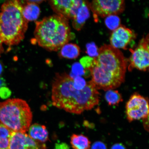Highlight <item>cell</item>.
Instances as JSON below:
<instances>
[{"label":"cell","mask_w":149,"mask_h":149,"mask_svg":"<svg viewBox=\"0 0 149 149\" xmlns=\"http://www.w3.org/2000/svg\"><path fill=\"white\" fill-rule=\"evenodd\" d=\"M36 25L35 41L48 51H58L74 37L68 19L63 16L56 15L45 18L37 22Z\"/></svg>","instance_id":"3957f363"},{"label":"cell","mask_w":149,"mask_h":149,"mask_svg":"<svg viewBox=\"0 0 149 149\" xmlns=\"http://www.w3.org/2000/svg\"><path fill=\"white\" fill-rule=\"evenodd\" d=\"M11 95V91L7 87H3L0 88V97L3 99L8 98Z\"/></svg>","instance_id":"7402d4cb"},{"label":"cell","mask_w":149,"mask_h":149,"mask_svg":"<svg viewBox=\"0 0 149 149\" xmlns=\"http://www.w3.org/2000/svg\"><path fill=\"white\" fill-rule=\"evenodd\" d=\"M80 63L90 72L97 89L105 91L114 89L124 82L128 65L122 52L109 45L98 49L97 56L84 57Z\"/></svg>","instance_id":"6da1fadb"},{"label":"cell","mask_w":149,"mask_h":149,"mask_svg":"<svg viewBox=\"0 0 149 149\" xmlns=\"http://www.w3.org/2000/svg\"><path fill=\"white\" fill-rule=\"evenodd\" d=\"M136 35L132 29L120 25L113 31L110 41L111 45L117 49H127L130 42L135 40Z\"/></svg>","instance_id":"9c48e42d"},{"label":"cell","mask_w":149,"mask_h":149,"mask_svg":"<svg viewBox=\"0 0 149 149\" xmlns=\"http://www.w3.org/2000/svg\"><path fill=\"white\" fill-rule=\"evenodd\" d=\"M53 105L71 113L80 114L98 105L100 93L91 81L85 88L78 89L73 78L66 73H57L52 86Z\"/></svg>","instance_id":"7a4b0ae2"},{"label":"cell","mask_w":149,"mask_h":149,"mask_svg":"<svg viewBox=\"0 0 149 149\" xmlns=\"http://www.w3.org/2000/svg\"><path fill=\"white\" fill-rule=\"evenodd\" d=\"M23 3L19 1L5 2L0 9V38L9 47L17 45L23 40L28 22L22 13Z\"/></svg>","instance_id":"277c9868"},{"label":"cell","mask_w":149,"mask_h":149,"mask_svg":"<svg viewBox=\"0 0 149 149\" xmlns=\"http://www.w3.org/2000/svg\"><path fill=\"white\" fill-rule=\"evenodd\" d=\"M127 118L129 122L144 119L149 116L148 99L135 93L130 97L126 105Z\"/></svg>","instance_id":"52a82bcc"},{"label":"cell","mask_w":149,"mask_h":149,"mask_svg":"<svg viewBox=\"0 0 149 149\" xmlns=\"http://www.w3.org/2000/svg\"><path fill=\"white\" fill-rule=\"evenodd\" d=\"M89 6L97 21L98 17L103 18L121 13L124 10L125 3L123 0H95L89 3Z\"/></svg>","instance_id":"ba28073f"},{"label":"cell","mask_w":149,"mask_h":149,"mask_svg":"<svg viewBox=\"0 0 149 149\" xmlns=\"http://www.w3.org/2000/svg\"><path fill=\"white\" fill-rule=\"evenodd\" d=\"M9 149H46L43 143L34 140L26 133L12 132Z\"/></svg>","instance_id":"30bf717a"},{"label":"cell","mask_w":149,"mask_h":149,"mask_svg":"<svg viewBox=\"0 0 149 149\" xmlns=\"http://www.w3.org/2000/svg\"><path fill=\"white\" fill-rule=\"evenodd\" d=\"M149 34L143 37L134 49H130L131 55L128 59V70L134 69L146 72L149 66Z\"/></svg>","instance_id":"8992f818"},{"label":"cell","mask_w":149,"mask_h":149,"mask_svg":"<svg viewBox=\"0 0 149 149\" xmlns=\"http://www.w3.org/2000/svg\"><path fill=\"white\" fill-rule=\"evenodd\" d=\"M26 3L23 5L22 13L25 19L29 21H34L38 18L40 14V8L38 4L26 1Z\"/></svg>","instance_id":"5bb4252c"},{"label":"cell","mask_w":149,"mask_h":149,"mask_svg":"<svg viewBox=\"0 0 149 149\" xmlns=\"http://www.w3.org/2000/svg\"><path fill=\"white\" fill-rule=\"evenodd\" d=\"M120 20L117 15H111L107 17L105 20V24L107 27L111 30L114 31L120 26Z\"/></svg>","instance_id":"d6986e66"},{"label":"cell","mask_w":149,"mask_h":149,"mask_svg":"<svg viewBox=\"0 0 149 149\" xmlns=\"http://www.w3.org/2000/svg\"><path fill=\"white\" fill-rule=\"evenodd\" d=\"M105 97L110 106H116L123 101L122 95L117 90L111 89L107 91Z\"/></svg>","instance_id":"ac0fdd59"},{"label":"cell","mask_w":149,"mask_h":149,"mask_svg":"<svg viewBox=\"0 0 149 149\" xmlns=\"http://www.w3.org/2000/svg\"><path fill=\"white\" fill-rule=\"evenodd\" d=\"M3 71V65L1 64V63L0 62V75L2 72Z\"/></svg>","instance_id":"f1b7e54d"},{"label":"cell","mask_w":149,"mask_h":149,"mask_svg":"<svg viewBox=\"0 0 149 149\" xmlns=\"http://www.w3.org/2000/svg\"><path fill=\"white\" fill-rule=\"evenodd\" d=\"M55 149H70V147L64 143H56L55 145Z\"/></svg>","instance_id":"cb8c5ba5"},{"label":"cell","mask_w":149,"mask_h":149,"mask_svg":"<svg viewBox=\"0 0 149 149\" xmlns=\"http://www.w3.org/2000/svg\"><path fill=\"white\" fill-rule=\"evenodd\" d=\"M28 2H29L36 3V4H39V3H40L42 2L43 1H27Z\"/></svg>","instance_id":"83f0119b"},{"label":"cell","mask_w":149,"mask_h":149,"mask_svg":"<svg viewBox=\"0 0 149 149\" xmlns=\"http://www.w3.org/2000/svg\"><path fill=\"white\" fill-rule=\"evenodd\" d=\"M70 143L73 149H89L91 142L86 136L73 134L70 138Z\"/></svg>","instance_id":"2e32d148"},{"label":"cell","mask_w":149,"mask_h":149,"mask_svg":"<svg viewBox=\"0 0 149 149\" xmlns=\"http://www.w3.org/2000/svg\"><path fill=\"white\" fill-rule=\"evenodd\" d=\"M86 71L80 63H76L72 65L71 72L70 76L71 77L74 78L77 76L86 75Z\"/></svg>","instance_id":"ffe728a7"},{"label":"cell","mask_w":149,"mask_h":149,"mask_svg":"<svg viewBox=\"0 0 149 149\" xmlns=\"http://www.w3.org/2000/svg\"><path fill=\"white\" fill-rule=\"evenodd\" d=\"M2 43L3 42H2L1 38H0V56H1V54H2L3 52V49L2 45Z\"/></svg>","instance_id":"4316f807"},{"label":"cell","mask_w":149,"mask_h":149,"mask_svg":"<svg viewBox=\"0 0 149 149\" xmlns=\"http://www.w3.org/2000/svg\"><path fill=\"white\" fill-rule=\"evenodd\" d=\"M12 132L6 126L0 123V149H9Z\"/></svg>","instance_id":"e0dca14e"},{"label":"cell","mask_w":149,"mask_h":149,"mask_svg":"<svg viewBox=\"0 0 149 149\" xmlns=\"http://www.w3.org/2000/svg\"><path fill=\"white\" fill-rule=\"evenodd\" d=\"M111 149H127L125 146L122 143H116L111 146Z\"/></svg>","instance_id":"d4e9b609"},{"label":"cell","mask_w":149,"mask_h":149,"mask_svg":"<svg viewBox=\"0 0 149 149\" xmlns=\"http://www.w3.org/2000/svg\"><path fill=\"white\" fill-rule=\"evenodd\" d=\"M89 3L84 1L72 22V26L77 31L81 30L90 16Z\"/></svg>","instance_id":"8fae6325"},{"label":"cell","mask_w":149,"mask_h":149,"mask_svg":"<svg viewBox=\"0 0 149 149\" xmlns=\"http://www.w3.org/2000/svg\"><path fill=\"white\" fill-rule=\"evenodd\" d=\"M80 52V48L77 45L67 43L61 48L59 55L61 57L64 58L74 59L79 56Z\"/></svg>","instance_id":"9a60e30c"},{"label":"cell","mask_w":149,"mask_h":149,"mask_svg":"<svg viewBox=\"0 0 149 149\" xmlns=\"http://www.w3.org/2000/svg\"><path fill=\"white\" fill-rule=\"evenodd\" d=\"M6 80L2 77H0V88L1 87L6 86Z\"/></svg>","instance_id":"484cf974"},{"label":"cell","mask_w":149,"mask_h":149,"mask_svg":"<svg viewBox=\"0 0 149 149\" xmlns=\"http://www.w3.org/2000/svg\"><path fill=\"white\" fill-rule=\"evenodd\" d=\"M28 131L29 136L35 141L42 143L48 141V133L44 125L34 124L29 127Z\"/></svg>","instance_id":"7c38bea8"},{"label":"cell","mask_w":149,"mask_h":149,"mask_svg":"<svg viewBox=\"0 0 149 149\" xmlns=\"http://www.w3.org/2000/svg\"><path fill=\"white\" fill-rule=\"evenodd\" d=\"M32 118L30 107L25 100L14 98L0 103V122L12 132L25 133Z\"/></svg>","instance_id":"5b68a950"},{"label":"cell","mask_w":149,"mask_h":149,"mask_svg":"<svg viewBox=\"0 0 149 149\" xmlns=\"http://www.w3.org/2000/svg\"><path fill=\"white\" fill-rule=\"evenodd\" d=\"M91 149H107L105 143L101 141H96L93 143Z\"/></svg>","instance_id":"603a6c76"},{"label":"cell","mask_w":149,"mask_h":149,"mask_svg":"<svg viewBox=\"0 0 149 149\" xmlns=\"http://www.w3.org/2000/svg\"><path fill=\"white\" fill-rule=\"evenodd\" d=\"M86 53L89 57H95L98 55V49L94 43H91L86 46Z\"/></svg>","instance_id":"44dd1931"},{"label":"cell","mask_w":149,"mask_h":149,"mask_svg":"<svg viewBox=\"0 0 149 149\" xmlns=\"http://www.w3.org/2000/svg\"><path fill=\"white\" fill-rule=\"evenodd\" d=\"M50 6L57 15L68 18L69 14L73 3L72 1H51Z\"/></svg>","instance_id":"4fadbf2b"}]
</instances>
